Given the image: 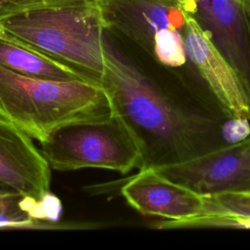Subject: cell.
Segmentation results:
<instances>
[{
    "instance_id": "cell-1",
    "label": "cell",
    "mask_w": 250,
    "mask_h": 250,
    "mask_svg": "<svg viewBox=\"0 0 250 250\" xmlns=\"http://www.w3.org/2000/svg\"><path fill=\"white\" fill-rule=\"evenodd\" d=\"M0 28L100 85L109 43L98 0H3Z\"/></svg>"
},
{
    "instance_id": "cell-2",
    "label": "cell",
    "mask_w": 250,
    "mask_h": 250,
    "mask_svg": "<svg viewBox=\"0 0 250 250\" xmlns=\"http://www.w3.org/2000/svg\"><path fill=\"white\" fill-rule=\"evenodd\" d=\"M100 86L140 149V169L185 157L184 147L191 145L194 132L189 119L141 67L110 44Z\"/></svg>"
},
{
    "instance_id": "cell-3",
    "label": "cell",
    "mask_w": 250,
    "mask_h": 250,
    "mask_svg": "<svg viewBox=\"0 0 250 250\" xmlns=\"http://www.w3.org/2000/svg\"><path fill=\"white\" fill-rule=\"evenodd\" d=\"M113 113L102 86L26 76L0 65V117L39 143L61 126Z\"/></svg>"
},
{
    "instance_id": "cell-4",
    "label": "cell",
    "mask_w": 250,
    "mask_h": 250,
    "mask_svg": "<svg viewBox=\"0 0 250 250\" xmlns=\"http://www.w3.org/2000/svg\"><path fill=\"white\" fill-rule=\"evenodd\" d=\"M39 144L50 167L59 171L103 168L127 174L142 163L134 138L115 113L61 126Z\"/></svg>"
},
{
    "instance_id": "cell-5",
    "label": "cell",
    "mask_w": 250,
    "mask_h": 250,
    "mask_svg": "<svg viewBox=\"0 0 250 250\" xmlns=\"http://www.w3.org/2000/svg\"><path fill=\"white\" fill-rule=\"evenodd\" d=\"M154 169L205 195L250 191V137Z\"/></svg>"
},
{
    "instance_id": "cell-6",
    "label": "cell",
    "mask_w": 250,
    "mask_h": 250,
    "mask_svg": "<svg viewBox=\"0 0 250 250\" xmlns=\"http://www.w3.org/2000/svg\"><path fill=\"white\" fill-rule=\"evenodd\" d=\"M184 40L187 58L203 77L223 111L229 117L250 121V84L188 14Z\"/></svg>"
},
{
    "instance_id": "cell-7",
    "label": "cell",
    "mask_w": 250,
    "mask_h": 250,
    "mask_svg": "<svg viewBox=\"0 0 250 250\" xmlns=\"http://www.w3.org/2000/svg\"><path fill=\"white\" fill-rule=\"evenodd\" d=\"M106 30L152 57L153 39L165 28L184 30L187 13L177 0H98Z\"/></svg>"
},
{
    "instance_id": "cell-8",
    "label": "cell",
    "mask_w": 250,
    "mask_h": 250,
    "mask_svg": "<svg viewBox=\"0 0 250 250\" xmlns=\"http://www.w3.org/2000/svg\"><path fill=\"white\" fill-rule=\"evenodd\" d=\"M122 195L138 212L166 221H179L204 213L207 195L161 174L152 167L140 169L121 188Z\"/></svg>"
},
{
    "instance_id": "cell-9",
    "label": "cell",
    "mask_w": 250,
    "mask_h": 250,
    "mask_svg": "<svg viewBox=\"0 0 250 250\" xmlns=\"http://www.w3.org/2000/svg\"><path fill=\"white\" fill-rule=\"evenodd\" d=\"M51 167L32 138L0 117V184L41 199L50 191Z\"/></svg>"
},
{
    "instance_id": "cell-10",
    "label": "cell",
    "mask_w": 250,
    "mask_h": 250,
    "mask_svg": "<svg viewBox=\"0 0 250 250\" xmlns=\"http://www.w3.org/2000/svg\"><path fill=\"white\" fill-rule=\"evenodd\" d=\"M249 83L250 36L243 6L230 0H196L187 10Z\"/></svg>"
},
{
    "instance_id": "cell-11",
    "label": "cell",
    "mask_w": 250,
    "mask_h": 250,
    "mask_svg": "<svg viewBox=\"0 0 250 250\" xmlns=\"http://www.w3.org/2000/svg\"><path fill=\"white\" fill-rule=\"evenodd\" d=\"M0 65L15 72L36 78L93 82L81 71L2 33H0Z\"/></svg>"
},
{
    "instance_id": "cell-12",
    "label": "cell",
    "mask_w": 250,
    "mask_h": 250,
    "mask_svg": "<svg viewBox=\"0 0 250 250\" xmlns=\"http://www.w3.org/2000/svg\"><path fill=\"white\" fill-rule=\"evenodd\" d=\"M152 58L162 65L182 66L187 62L184 30L165 28L154 36Z\"/></svg>"
},
{
    "instance_id": "cell-13",
    "label": "cell",
    "mask_w": 250,
    "mask_h": 250,
    "mask_svg": "<svg viewBox=\"0 0 250 250\" xmlns=\"http://www.w3.org/2000/svg\"><path fill=\"white\" fill-rule=\"evenodd\" d=\"M22 196L12 189H0V228L33 224L34 220L21 207Z\"/></svg>"
},
{
    "instance_id": "cell-14",
    "label": "cell",
    "mask_w": 250,
    "mask_h": 250,
    "mask_svg": "<svg viewBox=\"0 0 250 250\" xmlns=\"http://www.w3.org/2000/svg\"><path fill=\"white\" fill-rule=\"evenodd\" d=\"M21 206L33 220H49L55 222L60 218L62 211L60 199L50 193V191L41 199L23 196Z\"/></svg>"
},
{
    "instance_id": "cell-15",
    "label": "cell",
    "mask_w": 250,
    "mask_h": 250,
    "mask_svg": "<svg viewBox=\"0 0 250 250\" xmlns=\"http://www.w3.org/2000/svg\"><path fill=\"white\" fill-rule=\"evenodd\" d=\"M207 210H224L250 217V191L222 192L207 195Z\"/></svg>"
},
{
    "instance_id": "cell-16",
    "label": "cell",
    "mask_w": 250,
    "mask_h": 250,
    "mask_svg": "<svg viewBox=\"0 0 250 250\" xmlns=\"http://www.w3.org/2000/svg\"><path fill=\"white\" fill-rule=\"evenodd\" d=\"M222 136L228 144L248 139L250 137V121L241 117H229L222 126Z\"/></svg>"
},
{
    "instance_id": "cell-17",
    "label": "cell",
    "mask_w": 250,
    "mask_h": 250,
    "mask_svg": "<svg viewBox=\"0 0 250 250\" xmlns=\"http://www.w3.org/2000/svg\"><path fill=\"white\" fill-rule=\"evenodd\" d=\"M243 10H244L247 28H248V32H249V36H250V0H246V2L243 5Z\"/></svg>"
},
{
    "instance_id": "cell-18",
    "label": "cell",
    "mask_w": 250,
    "mask_h": 250,
    "mask_svg": "<svg viewBox=\"0 0 250 250\" xmlns=\"http://www.w3.org/2000/svg\"><path fill=\"white\" fill-rule=\"evenodd\" d=\"M230 1H233V2H235V3H238V4H240V5H244V3L246 2V0H230Z\"/></svg>"
},
{
    "instance_id": "cell-19",
    "label": "cell",
    "mask_w": 250,
    "mask_h": 250,
    "mask_svg": "<svg viewBox=\"0 0 250 250\" xmlns=\"http://www.w3.org/2000/svg\"><path fill=\"white\" fill-rule=\"evenodd\" d=\"M2 3H3V0H0V8L2 6ZM0 33H1V28H0Z\"/></svg>"
}]
</instances>
